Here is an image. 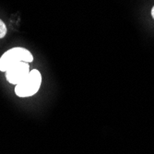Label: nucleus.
<instances>
[{
  "label": "nucleus",
  "mask_w": 154,
  "mask_h": 154,
  "mask_svg": "<svg viewBox=\"0 0 154 154\" xmlns=\"http://www.w3.org/2000/svg\"><path fill=\"white\" fill-rule=\"evenodd\" d=\"M33 61L32 53L23 47H14L8 50L0 57V71L6 72L14 64L19 62L31 63Z\"/></svg>",
  "instance_id": "nucleus-1"
},
{
  "label": "nucleus",
  "mask_w": 154,
  "mask_h": 154,
  "mask_svg": "<svg viewBox=\"0 0 154 154\" xmlns=\"http://www.w3.org/2000/svg\"><path fill=\"white\" fill-rule=\"evenodd\" d=\"M42 84V75L37 69H32L22 81L15 86V93L19 97H30L38 92Z\"/></svg>",
  "instance_id": "nucleus-2"
},
{
  "label": "nucleus",
  "mask_w": 154,
  "mask_h": 154,
  "mask_svg": "<svg viewBox=\"0 0 154 154\" xmlns=\"http://www.w3.org/2000/svg\"><path fill=\"white\" fill-rule=\"evenodd\" d=\"M30 72L31 70L29 63L19 62L11 66L6 71V79L12 85H18L29 75Z\"/></svg>",
  "instance_id": "nucleus-3"
},
{
  "label": "nucleus",
  "mask_w": 154,
  "mask_h": 154,
  "mask_svg": "<svg viewBox=\"0 0 154 154\" xmlns=\"http://www.w3.org/2000/svg\"><path fill=\"white\" fill-rule=\"evenodd\" d=\"M8 32V29H7V26L6 24L3 22L2 20H0V39H2L6 36Z\"/></svg>",
  "instance_id": "nucleus-4"
},
{
  "label": "nucleus",
  "mask_w": 154,
  "mask_h": 154,
  "mask_svg": "<svg viewBox=\"0 0 154 154\" xmlns=\"http://www.w3.org/2000/svg\"><path fill=\"white\" fill-rule=\"evenodd\" d=\"M151 16H152V18L154 19V7H153L152 9H151Z\"/></svg>",
  "instance_id": "nucleus-5"
}]
</instances>
